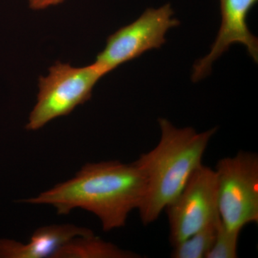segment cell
I'll use <instances>...</instances> for the list:
<instances>
[{"mask_svg":"<svg viewBox=\"0 0 258 258\" xmlns=\"http://www.w3.org/2000/svg\"><path fill=\"white\" fill-rule=\"evenodd\" d=\"M240 230H230L220 218L216 237L211 249L205 258H236L238 257V242Z\"/></svg>","mask_w":258,"mask_h":258,"instance_id":"11","label":"cell"},{"mask_svg":"<svg viewBox=\"0 0 258 258\" xmlns=\"http://www.w3.org/2000/svg\"><path fill=\"white\" fill-rule=\"evenodd\" d=\"M64 1V0H29V5L32 10H40L61 4Z\"/></svg>","mask_w":258,"mask_h":258,"instance_id":"12","label":"cell"},{"mask_svg":"<svg viewBox=\"0 0 258 258\" xmlns=\"http://www.w3.org/2000/svg\"><path fill=\"white\" fill-rule=\"evenodd\" d=\"M169 242L174 246L220 217L215 169L202 164L165 208Z\"/></svg>","mask_w":258,"mask_h":258,"instance_id":"6","label":"cell"},{"mask_svg":"<svg viewBox=\"0 0 258 258\" xmlns=\"http://www.w3.org/2000/svg\"><path fill=\"white\" fill-rule=\"evenodd\" d=\"M158 122L159 143L134 161L145 178V194L138 209L144 225L155 222L181 192L191 174L203 164L205 151L217 132V128L200 133L191 127L177 128L164 118Z\"/></svg>","mask_w":258,"mask_h":258,"instance_id":"2","label":"cell"},{"mask_svg":"<svg viewBox=\"0 0 258 258\" xmlns=\"http://www.w3.org/2000/svg\"><path fill=\"white\" fill-rule=\"evenodd\" d=\"M174 15L169 3L157 9L146 10L133 23L108 37L106 47L97 55L94 64L106 76L147 51L161 48L166 42V32L180 25Z\"/></svg>","mask_w":258,"mask_h":258,"instance_id":"5","label":"cell"},{"mask_svg":"<svg viewBox=\"0 0 258 258\" xmlns=\"http://www.w3.org/2000/svg\"><path fill=\"white\" fill-rule=\"evenodd\" d=\"M92 234L89 229L71 224L45 226L34 232L28 243L1 239L0 258H52L75 237Z\"/></svg>","mask_w":258,"mask_h":258,"instance_id":"8","label":"cell"},{"mask_svg":"<svg viewBox=\"0 0 258 258\" xmlns=\"http://www.w3.org/2000/svg\"><path fill=\"white\" fill-rule=\"evenodd\" d=\"M145 189V178L135 163L102 161L88 163L72 179L23 202L51 205L62 215L82 209L96 215L108 232L124 227L129 214L140 206Z\"/></svg>","mask_w":258,"mask_h":258,"instance_id":"1","label":"cell"},{"mask_svg":"<svg viewBox=\"0 0 258 258\" xmlns=\"http://www.w3.org/2000/svg\"><path fill=\"white\" fill-rule=\"evenodd\" d=\"M258 0H220L221 25L210 52L193 66L191 80L196 83L210 75L213 62L234 44H242L258 62V40L251 33L247 19Z\"/></svg>","mask_w":258,"mask_h":258,"instance_id":"7","label":"cell"},{"mask_svg":"<svg viewBox=\"0 0 258 258\" xmlns=\"http://www.w3.org/2000/svg\"><path fill=\"white\" fill-rule=\"evenodd\" d=\"M218 211L230 230L258 222V156L241 151L222 158L215 168Z\"/></svg>","mask_w":258,"mask_h":258,"instance_id":"4","label":"cell"},{"mask_svg":"<svg viewBox=\"0 0 258 258\" xmlns=\"http://www.w3.org/2000/svg\"><path fill=\"white\" fill-rule=\"evenodd\" d=\"M140 254L120 249L94 234L75 237L57 251L52 258H138Z\"/></svg>","mask_w":258,"mask_h":258,"instance_id":"9","label":"cell"},{"mask_svg":"<svg viewBox=\"0 0 258 258\" xmlns=\"http://www.w3.org/2000/svg\"><path fill=\"white\" fill-rule=\"evenodd\" d=\"M104 76L94 63L75 68L55 62L47 76L39 79L37 103L30 113L26 129L37 131L51 120L70 114L91 99L93 88Z\"/></svg>","mask_w":258,"mask_h":258,"instance_id":"3","label":"cell"},{"mask_svg":"<svg viewBox=\"0 0 258 258\" xmlns=\"http://www.w3.org/2000/svg\"><path fill=\"white\" fill-rule=\"evenodd\" d=\"M220 217L187 238L173 246L171 257L173 258H205L211 249Z\"/></svg>","mask_w":258,"mask_h":258,"instance_id":"10","label":"cell"}]
</instances>
